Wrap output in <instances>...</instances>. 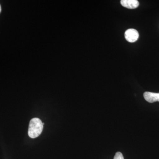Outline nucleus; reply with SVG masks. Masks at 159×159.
I'll list each match as a JSON object with an SVG mask.
<instances>
[{
  "mask_svg": "<svg viewBox=\"0 0 159 159\" xmlns=\"http://www.w3.org/2000/svg\"><path fill=\"white\" fill-rule=\"evenodd\" d=\"M43 127V125L40 119L37 118L31 119L29 125V136L31 139H35L39 136L42 132Z\"/></svg>",
  "mask_w": 159,
  "mask_h": 159,
  "instance_id": "obj_1",
  "label": "nucleus"
},
{
  "mask_svg": "<svg viewBox=\"0 0 159 159\" xmlns=\"http://www.w3.org/2000/svg\"><path fill=\"white\" fill-rule=\"evenodd\" d=\"M114 159H124L122 153L120 152H117L114 157Z\"/></svg>",
  "mask_w": 159,
  "mask_h": 159,
  "instance_id": "obj_5",
  "label": "nucleus"
},
{
  "mask_svg": "<svg viewBox=\"0 0 159 159\" xmlns=\"http://www.w3.org/2000/svg\"><path fill=\"white\" fill-rule=\"evenodd\" d=\"M144 98L147 102L152 103V102L159 101V93H151V92H146L144 93Z\"/></svg>",
  "mask_w": 159,
  "mask_h": 159,
  "instance_id": "obj_4",
  "label": "nucleus"
},
{
  "mask_svg": "<svg viewBox=\"0 0 159 159\" xmlns=\"http://www.w3.org/2000/svg\"><path fill=\"white\" fill-rule=\"evenodd\" d=\"M121 4L122 6L129 9H134L138 8L139 5L137 0H122Z\"/></svg>",
  "mask_w": 159,
  "mask_h": 159,
  "instance_id": "obj_3",
  "label": "nucleus"
},
{
  "mask_svg": "<svg viewBox=\"0 0 159 159\" xmlns=\"http://www.w3.org/2000/svg\"><path fill=\"white\" fill-rule=\"evenodd\" d=\"M125 37L129 42L134 43L139 39V33L135 29H128L125 31Z\"/></svg>",
  "mask_w": 159,
  "mask_h": 159,
  "instance_id": "obj_2",
  "label": "nucleus"
},
{
  "mask_svg": "<svg viewBox=\"0 0 159 159\" xmlns=\"http://www.w3.org/2000/svg\"><path fill=\"white\" fill-rule=\"evenodd\" d=\"M1 10H2V8H1V6H0V13H1Z\"/></svg>",
  "mask_w": 159,
  "mask_h": 159,
  "instance_id": "obj_6",
  "label": "nucleus"
}]
</instances>
